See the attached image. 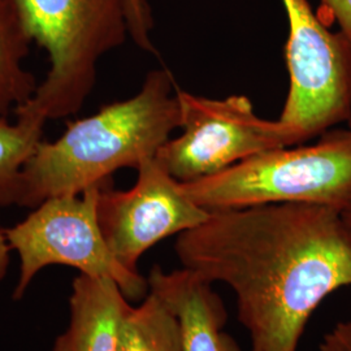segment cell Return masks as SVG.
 Here are the masks:
<instances>
[{"label":"cell","instance_id":"cell-1","mask_svg":"<svg viewBox=\"0 0 351 351\" xmlns=\"http://www.w3.org/2000/svg\"><path fill=\"white\" fill-rule=\"evenodd\" d=\"M175 251L181 267L232 289L250 351H298L322 302L351 288V229L323 206L213 211L177 236Z\"/></svg>","mask_w":351,"mask_h":351},{"label":"cell","instance_id":"cell-2","mask_svg":"<svg viewBox=\"0 0 351 351\" xmlns=\"http://www.w3.org/2000/svg\"><path fill=\"white\" fill-rule=\"evenodd\" d=\"M175 129L180 106L173 75L165 68L151 71L134 97L68 121L53 142L42 139L23 169L17 204L36 208L53 197L106 184L121 168L137 169L155 158Z\"/></svg>","mask_w":351,"mask_h":351},{"label":"cell","instance_id":"cell-3","mask_svg":"<svg viewBox=\"0 0 351 351\" xmlns=\"http://www.w3.org/2000/svg\"><path fill=\"white\" fill-rule=\"evenodd\" d=\"M32 42L47 51L50 69L16 114L47 120L81 110L93 91L101 56L132 37L156 52L146 0H11Z\"/></svg>","mask_w":351,"mask_h":351},{"label":"cell","instance_id":"cell-4","mask_svg":"<svg viewBox=\"0 0 351 351\" xmlns=\"http://www.w3.org/2000/svg\"><path fill=\"white\" fill-rule=\"evenodd\" d=\"M181 185L189 198L208 213L277 203L316 204L348 213L351 128H333L313 145L267 151Z\"/></svg>","mask_w":351,"mask_h":351},{"label":"cell","instance_id":"cell-5","mask_svg":"<svg viewBox=\"0 0 351 351\" xmlns=\"http://www.w3.org/2000/svg\"><path fill=\"white\" fill-rule=\"evenodd\" d=\"M103 185L80 195L46 199L23 221L5 229L10 246L20 258L13 300H21L38 272L55 264L75 268L85 276L111 278L129 301L147 295V278L120 263L103 237L98 220Z\"/></svg>","mask_w":351,"mask_h":351},{"label":"cell","instance_id":"cell-6","mask_svg":"<svg viewBox=\"0 0 351 351\" xmlns=\"http://www.w3.org/2000/svg\"><path fill=\"white\" fill-rule=\"evenodd\" d=\"M181 136L168 139L155 158L180 182L216 175L255 155L303 143L280 119L259 117L250 99L204 98L177 88Z\"/></svg>","mask_w":351,"mask_h":351},{"label":"cell","instance_id":"cell-7","mask_svg":"<svg viewBox=\"0 0 351 351\" xmlns=\"http://www.w3.org/2000/svg\"><path fill=\"white\" fill-rule=\"evenodd\" d=\"M282 3L289 24V93L280 120L306 142L350 119L351 46L326 27L308 0Z\"/></svg>","mask_w":351,"mask_h":351},{"label":"cell","instance_id":"cell-8","mask_svg":"<svg viewBox=\"0 0 351 351\" xmlns=\"http://www.w3.org/2000/svg\"><path fill=\"white\" fill-rule=\"evenodd\" d=\"M136 184L113 190L104 184L98 199L103 237L114 258L138 272L142 255L160 241L201 226L210 213L191 201L156 158L137 168Z\"/></svg>","mask_w":351,"mask_h":351},{"label":"cell","instance_id":"cell-9","mask_svg":"<svg viewBox=\"0 0 351 351\" xmlns=\"http://www.w3.org/2000/svg\"><path fill=\"white\" fill-rule=\"evenodd\" d=\"M149 291L176 315L184 351H242L226 332V308L213 284L181 267L165 272L155 265L147 277Z\"/></svg>","mask_w":351,"mask_h":351},{"label":"cell","instance_id":"cell-10","mask_svg":"<svg viewBox=\"0 0 351 351\" xmlns=\"http://www.w3.org/2000/svg\"><path fill=\"white\" fill-rule=\"evenodd\" d=\"M129 304L124 291L111 278L80 275L69 298V324L51 351H119L120 329Z\"/></svg>","mask_w":351,"mask_h":351},{"label":"cell","instance_id":"cell-11","mask_svg":"<svg viewBox=\"0 0 351 351\" xmlns=\"http://www.w3.org/2000/svg\"><path fill=\"white\" fill-rule=\"evenodd\" d=\"M32 39L11 0H0V117L30 101L36 77L24 66Z\"/></svg>","mask_w":351,"mask_h":351},{"label":"cell","instance_id":"cell-12","mask_svg":"<svg viewBox=\"0 0 351 351\" xmlns=\"http://www.w3.org/2000/svg\"><path fill=\"white\" fill-rule=\"evenodd\" d=\"M119 351H184L180 323L171 308L149 291L137 307L129 304Z\"/></svg>","mask_w":351,"mask_h":351},{"label":"cell","instance_id":"cell-13","mask_svg":"<svg viewBox=\"0 0 351 351\" xmlns=\"http://www.w3.org/2000/svg\"><path fill=\"white\" fill-rule=\"evenodd\" d=\"M11 124L0 117V206L17 204L23 169L43 136L46 120L33 114H16Z\"/></svg>","mask_w":351,"mask_h":351},{"label":"cell","instance_id":"cell-14","mask_svg":"<svg viewBox=\"0 0 351 351\" xmlns=\"http://www.w3.org/2000/svg\"><path fill=\"white\" fill-rule=\"evenodd\" d=\"M320 8L339 25V32L351 46V0H320Z\"/></svg>","mask_w":351,"mask_h":351},{"label":"cell","instance_id":"cell-15","mask_svg":"<svg viewBox=\"0 0 351 351\" xmlns=\"http://www.w3.org/2000/svg\"><path fill=\"white\" fill-rule=\"evenodd\" d=\"M319 351H351V320L339 322L326 333Z\"/></svg>","mask_w":351,"mask_h":351},{"label":"cell","instance_id":"cell-16","mask_svg":"<svg viewBox=\"0 0 351 351\" xmlns=\"http://www.w3.org/2000/svg\"><path fill=\"white\" fill-rule=\"evenodd\" d=\"M11 246L7 239L5 229H3L0 226V281L7 275L8 265H10V254H11Z\"/></svg>","mask_w":351,"mask_h":351},{"label":"cell","instance_id":"cell-17","mask_svg":"<svg viewBox=\"0 0 351 351\" xmlns=\"http://www.w3.org/2000/svg\"><path fill=\"white\" fill-rule=\"evenodd\" d=\"M343 215V219H345V221H346V224L349 226V228L351 229V211H348V213H342Z\"/></svg>","mask_w":351,"mask_h":351},{"label":"cell","instance_id":"cell-18","mask_svg":"<svg viewBox=\"0 0 351 351\" xmlns=\"http://www.w3.org/2000/svg\"><path fill=\"white\" fill-rule=\"evenodd\" d=\"M348 126H349V128H351V116L350 119H349V121H348Z\"/></svg>","mask_w":351,"mask_h":351}]
</instances>
